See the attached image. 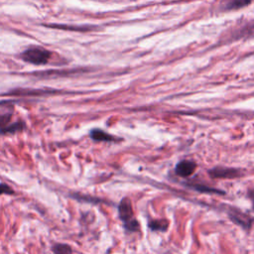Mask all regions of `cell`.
<instances>
[{
    "instance_id": "1",
    "label": "cell",
    "mask_w": 254,
    "mask_h": 254,
    "mask_svg": "<svg viewBox=\"0 0 254 254\" xmlns=\"http://www.w3.org/2000/svg\"><path fill=\"white\" fill-rule=\"evenodd\" d=\"M118 213L120 219L123 221L124 228L128 231L134 232L139 230V223L134 216L132 202L128 197L121 199L118 205Z\"/></svg>"
},
{
    "instance_id": "2",
    "label": "cell",
    "mask_w": 254,
    "mask_h": 254,
    "mask_svg": "<svg viewBox=\"0 0 254 254\" xmlns=\"http://www.w3.org/2000/svg\"><path fill=\"white\" fill-rule=\"evenodd\" d=\"M51 58V52L42 47H32L22 53V59L33 64H45Z\"/></svg>"
},
{
    "instance_id": "3",
    "label": "cell",
    "mask_w": 254,
    "mask_h": 254,
    "mask_svg": "<svg viewBox=\"0 0 254 254\" xmlns=\"http://www.w3.org/2000/svg\"><path fill=\"white\" fill-rule=\"evenodd\" d=\"M208 174L214 179H234L240 175L239 171L236 169L221 167H216L209 170Z\"/></svg>"
},
{
    "instance_id": "4",
    "label": "cell",
    "mask_w": 254,
    "mask_h": 254,
    "mask_svg": "<svg viewBox=\"0 0 254 254\" xmlns=\"http://www.w3.org/2000/svg\"><path fill=\"white\" fill-rule=\"evenodd\" d=\"M195 169H196V164L194 162L184 160L177 164L175 168V172L178 176L182 178H188L194 173Z\"/></svg>"
},
{
    "instance_id": "5",
    "label": "cell",
    "mask_w": 254,
    "mask_h": 254,
    "mask_svg": "<svg viewBox=\"0 0 254 254\" xmlns=\"http://www.w3.org/2000/svg\"><path fill=\"white\" fill-rule=\"evenodd\" d=\"M229 217L230 219L235 222L236 224H239L241 227L245 228V229H249L251 227V223H252V217L238 211L237 209H231L229 212Z\"/></svg>"
},
{
    "instance_id": "6",
    "label": "cell",
    "mask_w": 254,
    "mask_h": 254,
    "mask_svg": "<svg viewBox=\"0 0 254 254\" xmlns=\"http://www.w3.org/2000/svg\"><path fill=\"white\" fill-rule=\"evenodd\" d=\"M90 137L94 141H103V142H111L115 141L116 138L101 129H92L90 131Z\"/></svg>"
},
{
    "instance_id": "7",
    "label": "cell",
    "mask_w": 254,
    "mask_h": 254,
    "mask_svg": "<svg viewBox=\"0 0 254 254\" xmlns=\"http://www.w3.org/2000/svg\"><path fill=\"white\" fill-rule=\"evenodd\" d=\"M25 123L24 122H16L12 124H8L5 127L0 129V134H12L16 133L19 131H22L25 128Z\"/></svg>"
},
{
    "instance_id": "8",
    "label": "cell",
    "mask_w": 254,
    "mask_h": 254,
    "mask_svg": "<svg viewBox=\"0 0 254 254\" xmlns=\"http://www.w3.org/2000/svg\"><path fill=\"white\" fill-rule=\"evenodd\" d=\"M187 186L192 188L193 190H197V191H199V192L224 193V191H222V190H216V189H212V188H209V187L204 186V185H201V184H188Z\"/></svg>"
},
{
    "instance_id": "9",
    "label": "cell",
    "mask_w": 254,
    "mask_h": 254,
    "mask_svg": "<svg viewBox=\"0 0 254 254\" xmlns=\"http://www.w3.org/2000/svg\"><path fill=\"white\" fill-rule=\"evenodd\" d=\"M149 227L154 231H165L168 227V223L166 220H152L149 222Z\"/></svg>"
},
{
    "instance_id": "10",
    "label": "cell",
    "mask_w": 254,
    "mask_h": 254,
    "mask_svg": "<svg viewBox=\"0 0 254 254\" xmlns=\"http://www.w3.org/2000/svg\"><path fill=\"white\" fill-rule=\"evenodd\" d=\"M53 251L55 254H72L71 248L67 244L56 243L53 246Z\"/></svg>"
},
{
    "instance_id": "11",
    "label": "cell",
    "mask_w": 254,
    "mask_h": 254,
    "mask_svg": "<svg viewBox=\"0 0 254 254\" xmlns=\"http://www.w3.org/2000/svg\"><path fill=\"white\" fill-rule=\"evenodd\" d=\"M251 0H230L225 4V9H237L248 5Z\"/></svg>"
},
{
    "instance_id": "12",
    "label": "cell",
    "mask_w": 254,
    "mask_h": 254,
    "mask_svg": "<svg viewBox=\"0 0 254 254\" xmlns=\"http://www.w3.org/2000/svg\"><path fill=\"white\" fill-rule=\"evenodd\" d=\"M12 117L11 112H0V129L8 125Z\"/></svg>"
},
{
    "instance_id": "13",
    "label": "cell",
    "mask_w": 254,
    "mask_h": 254,
    "mask_svg": "<svg viewBox=\"0 0 254 254\" xmlns=\"http://www.w3.org/2000/svg\"><path fill=\"white\" fill-rule=\"evenodd\" d=\"M7 193V194H13L14 190L6 184H0V194Z\"/></svg>"
},
{
    "instance_id": "14",
    "label": "cell",
    "mask_w": 254,
    "mask_h": 254,
    "mask_svg": "<svg viewBox=\"0 0 254 254\" xmlns=\"http://www.w3.org/2000/svg\"><path fill=\"white\" fill-rule=\"evenodd\" d=\"M249 197L252 199V201H253V208H254V190H250L249 191Z\"/></svg>"
}]
</instances>
